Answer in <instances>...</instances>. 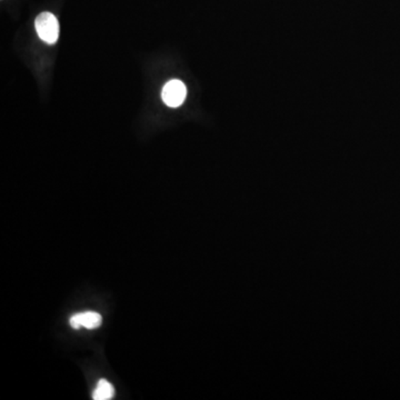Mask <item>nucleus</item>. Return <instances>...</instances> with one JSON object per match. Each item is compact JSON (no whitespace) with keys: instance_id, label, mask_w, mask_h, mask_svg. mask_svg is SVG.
<instances>
[{"instance_id":"f257e3e1","label":"nucleus","mask_w":400,"mask_h":400,"mask_svg":"<svg viewBox=\"0 0 400 400\" xmlns=\"http://www.w3.org/2000/svg\"><path fill=\"white\" fill-rule=\"evenodd\" d=\"M37 34L47 44H55L59 37V23L52 13H42L35 21Z\"/></svg>"},{"instance_id":"f03ea898","label":"nucleus","mask_w":400,"mask_h":400,"mask_svg":"<svg viewBox=\"0 0 400 400\" xmlns=\"http://www.w3.org/2000/svg\"><path fill=\"white\" fill-rule=\"evenodd\" d=\"M163 101L168 107L177 108L186 99V86L181 80H171L166 84L163 89Z\"/></svg>"},{"instance_id":"7ed1b4c3","label":"nucleus","mask_w":400,"mask_h":400,"mask_svg":"<svg viewBox=\"0 0 400 400\" xmlns=\"http://www.w3.org/2000/svg\"><path fill=\"white\" fill-rule=\"evenodd\" d=\"M70 326L79 329L80 327H85L87 329H95L99 327L103 323V318L98 313L95 312H85V313L76 314L69 320Z\"/></svg>"},{"instance_id":"20e7f679","label":"nucleus","mask_w":400,"mask_h":400,"mask_svg":"<svg viewBox=\"0 0 400 400\" xmlns=\"http://www.w3.org/2000/svg\"><path fill=\"white\" fill-rule=\"evenodd\" d=\"M115 395V389L110 382L106 379L99 380L98 385L93 390V398L95 400L113 399Z\"/></svg>"}]
</instances>
